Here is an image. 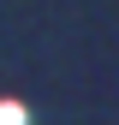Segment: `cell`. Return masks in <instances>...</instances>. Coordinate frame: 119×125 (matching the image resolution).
I'll use <instances>...</instances> for the list:
<instances>
[{"label":"cell","instance_id":"obj_1","mask_svg":"<svg viewBox=\"0 0 119 125\" xmlns=\"http://www.w3.org/2000/svg\"><path fill=\"white\" fill-rule=\"evenodd\" d=\"M0 125H24V107L18 101H0Z\"/></svg>","mask_w":119,"mask_h":125}]
</instances>
